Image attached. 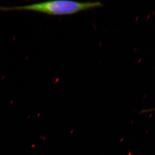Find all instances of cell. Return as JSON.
<instances>
[{"instance_id":"6da1fadb","label":"cell","mask_w":155,"mask_h":155,"mask_svg":"<svg viewBox=\"0 0 155 155\" xmlns=\"http://www.w3.org/2000/svg\"><path fill=\"white\" fill-rule=\"evenodd\" d=\"M103 6L102 3L100 2H82L70 1H53L24 6H0V11H33L54 16H64L72 15L82 11L101 8Z\"/></svg>"}]
</instances>
